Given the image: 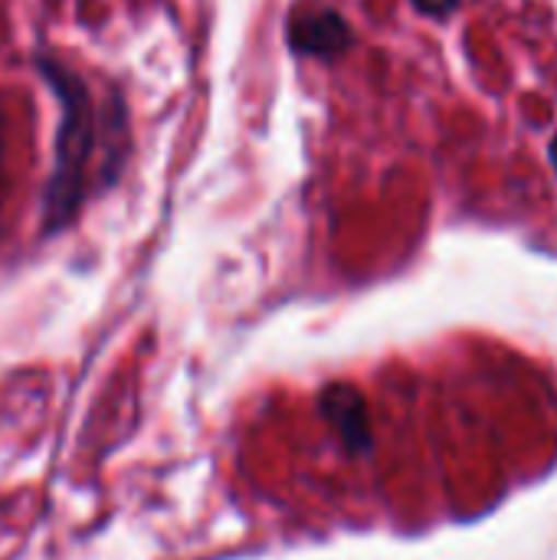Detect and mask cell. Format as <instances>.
<instances>
[{"label":"cell","mask_w":557,"mask_h":560,"mask_svg":"<svg viewBox=\"0 0 557 560\" xmlns=\"http://www.w3.org/2000/svg\"><path fill=\"white\" fill-rule=\"evenodd\" d=\"M36 72L59 102V125L53 141V171L43 190V230L69 226L82 203L118 180L128 161V115L125 102L95 98L79 69L56 56H36Z\"/></svg>","instance_id":"cell-1"},{"label":"cell","mask_w":557,"mask_h":560,"mask_svg":"<svg viewBox=\"0 0 557 560\" xmlns=\"http://www.w3.org/2000/svg\"><path fill=\"white\" fill-rule=\"evenodd\" d=\"M318 413L322 420L335 430L341 446L355 456L371 453L374 433H371V413L368 400L355 384H328L318 394Z\"/></svg>","instance_id":"cell-2"},{"label":"cell","mask_w":557,"mask_h":560,"mask_svg":"<svg viewBox=\"0 0 557 560\" xmlns=\"http://www.w3.org/2000/svg\"><path fill=\"white\" fill-rule=\"evenodd\" d=\"M351 43V26L335 10H309L289 23V46L299 56H335Z\"/></svg>","instance_id":"cell-3"}]
</instances>
